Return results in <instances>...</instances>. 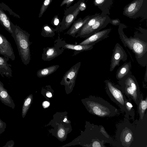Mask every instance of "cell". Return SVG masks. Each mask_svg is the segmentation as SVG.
Returning a JSON list of instances; mask_svg holds the SVG:
<instances>
[{"label": "cell", "mask_w": 147, "mask_h": 147, "mask_svg": "<svg viewBox=\"0 0 147 147\" xmlns=\"http://www.w3.org/2000/svg\"><path fill=\"white\" fill-rule=\"evenodd\" d=\"M123 24H120L118 29L119 38L125 47H127L135 54L138 63L145 67L147 64V39L142 36L138 37L130 36L128 38L124 34L122 28Z\"/></svg>", "instance_id": "6da1fadb"}, {"label": "cell", "mask_w": 147, "mask_h": 147, "mask_svg": "<svg viewBox=\"0 0 147 147\" xmlns=\"http://www.w3.org/2000/svg\"><path fill=\"white\" fill-rule=\"evenodd\" d=\"M105 82L106 92L111 100L125 113L127 117L128 118L130 116L134 119L135 112L133 106L126 98L120 86L114 84L107 80H105Z\"/></svg>", "instance_id": "7a4b0ae2"}, {"label": "cell", "mask_w": 147, "mask_h": 147, "mask_svg": "<svg viewBox=\"0 0 147 147\" xmlns=\"http://www.w3.org/2000/svg\"><path fill=\"white\" fill-rule=\"evenodd\" d=\"M11 28L13 33L11 35L17 46L20 57L23 63L27 65L31 59L30 34L17 26H11Z\"/></svg>", "instance_id": "3957f363"}, {"label": "cell", "mask_w": 147, "mask_h": 147, "mask_svg": "<svg viewBox=\"0 0 147 147\" xmlns=\"http://www.w3.org/2000/svg\"><path fill=\"white\" fill-rule=\"evenodd\" d=\"M87 105L90 113L99 117H112L119 114L117 108L99 97L90 96Z\"/></svg>", "instance_id": "277c9868"}, {"label": "cell", "mask_w": 147, "mask_h": 147, "mask_svg": "<svg viewBox=\"0 0 147 147\" xmlns=\"http://www.w3.org/2000/svg\"><path fill=\"white\" fill-rule=\"evenodd\" d=\"M121 90L129 100H133L138 106L141 99V93L138 83L134 76L129 74L118 81Z\"/></svg>", "instance_id": "5b68a950"}, {"label": "cell", "mask_w": 147, "mask_h": 147, "mask_svg": "<svg viewBox=\"0 0 147 147\" xmlns=\"http://www.w3.org/2000/svg\"><path fill=\"white\" fill-rule=\"evenodd\" d=\"M123 14L131 19H146L147 0H134L125 7Z\"/></svg>", "instance_id": "8992f818"}, {"label": "cell", "mask_w": 147, "mask_h": 147, "mask_svg": "<svg viewBox=\"0 0 147 147\" xmlns=\"http://www.w3.org/2000/svg\"><path fill=\"white\" fill-rule=\"evenodd\" d=\"M80 1V0H79L73 5L64 9V16L58 31L68 28L75 21L80 11L79 8Z\"/></svg>", "instance_id": "52a82bcc"}, {"label": "cell", "mask_w": 147, "mask_h": 147, "mask_svg": "<svg viewBox=\"0 0 147 147\" xmlns=\"http://www.w3.org/2000/svg\"><path fill=\"white\" fill-rule=\"evenodd\" d=\"M110 71H112L117 66H119L121 60H127V55L123 47L118 43L115 44L113 50Z\"/></svg>", "instance_id": "ba28073f"}, {"label": "cell", "mask_w": 147, "mask_h": 147, "mask_svg": "<svg viewBox=\"0 0 147 147\" xmlns=\"http://www.w3.org/2000/svg\"><path fill=\"white\" fill-rule=\"evenodd\" d=\"M111 19L108 15H101L95 23L80 38H88L94 33L100 31L107 26L109 23Z\"/></svg>", "instance_id": "9c48e42d"}, {"label": "cell", "mask_w": 147, "mask_h": 147, "mask_svg": "<svg viewBox=\"0 0 147 147\" xmlns=\"http://www.w3.org/2000/svg\"><path fill=\"white\" fill-rule=\"evenodd\" d=\"M111 30V28H108L95 33L78 44L94 46L99 42L108 38Z\"/></svg>", "instance_id": "30bf717a"}, {"label": "cell", "mask_w": 147, "mask_h": 147, "mask_svg": "<svg viewBox=\"0 0 147 147\" xmlns=\"http://www.w3.org/2000/svg\"><path fill=\"white\" fill-rule=\"evenodd\" d=\"M81 64L80 62L76 63L65 72L63 76L62 82L66 86L71 88L74 85Z\"/></svg>", "instance_id": "8fae6325"}, {"label": "cell", "mask_w": 147, "mask_h": 147, "mask_svg": "<svg viewBox=\"0 0 147 147\" xmlns=\"http://www.w3.org/2000/svg\"><path fill=\"white\" fill-rule=\"evenodd\" d=\"M0 55L12 61H14L15 59L11 44L5 36L0 34Z\"/></svg>", "instance_id": "7c38bea8"}, {"label": "cell", "mask_w": 147, "mask_h": 147, "mask_svg": "<svg viewBox=\"0 0 147 147\" xmlns=\"http://www.w3.org/2000/svg\"><path fill=\"white\" fill-rule=\"evenodd\" d=\"M55 44L60 47L64 49H71L74 51L76 54L84 51H87L92 49L94 47L93 45H75L66 43L65 40L58 38L55 41Z\"/></svg>", "instance_id": "4fadbf2b"}, {"label": "cell", "mask_w": 147, "mask_h": 147, "mask_svg": "<svg viewBox=\"0 0 147 147\" xmlns=\"http://www.w3.org/2000/svg\"><path fill=\"white\" fill-rule=\"evenodd\" d=\"M55 45L54 47H47L43 49L42 59L44 61H49L61 54L64 49Z\"/></svg>", "instance_id": "5bb4252c"}, {"label": "cell", "mask_w": 147, "mask_h": 147, "mask_svg": "<svg viewBox=\"0 0 147 147\" xmlns=\"http://www.w3.org/2000/svg\"><path fill=\"white\" fill-rule=\"evenodd\" d=\"M94 15H88L82 19L80 18L76 20H75L72 23V25L70 29L67 32L66 34L75 37L78 31L82 28L86 22Z\"/></svg>", "instance_id": "9a60e30c"}, {"label": "cell", "mask_w": 147, "mask_h": 147, "mask_svg": "<svg viewBox=\"0 0 147 147\" xmlns=\"http://www.w3.org/2000/svg\"><path fill=\"white\" fill-rule=\"evenodd\" d=\"M0 100L5 105L14 109L15 105L13 100L4 87L3 83L0 81Z\"/></svg>", "instance_id": "2e32d148"}, {"label": "cell", "mask_w": 147, "mask_h": 147, "mask_svg": "<svg viewBox=\"0 0 147 147\" xmlns=\"http://www.w3.org/2000/svg\"><path fill=\"white\" fill-rule=\"evenodd\" d=\"M113 0H94L93 4L102 11V15H109L110 10L113 4Z\"/></svg>", "instance_id": "e0dca14e"}, {"label": "cell", "mask_w": 147, "mask_h": 147, "mask_svg": "<svg viewBox=\"0 0 147 147\" xmlns=\"http://www.w3.org/2000/svg\"><path fill=\"white\" fill-rule=\"evenodd\" d=\"M9 60L0 56V74L2 76L11 78L12 76L11 65L8 63Z\"/></svg>", "instance_id": "ac0fdd59"}, {"label": "cell", "mask_w": 147, "mask_h": 147, "mask_svg": "<svg viewBox=\"0 0 147 147\" xmlns=\"http://www.w3.org/2000/svg\"><path fill=\"white\" fill-rule=\"evenodd\" d=\"M101 16V14L99 13H95L94 15V16L90 18L78 31L76 34V35L75 37H80L90 28Z\"/></svg>", "instance_id": "d6986e66"}, {"label": "cell", "mask_w": 147, "mask_h": 147, "mask_svg": "<svg viewBox=\"0 0 147 147\" xmlns=\"http://www.w3.org/2000/svg\"><path fill=\"white\" fill-rule=\"evenodd\" d=\"M131 67L130 62L124 63L117 71L116 75L117 79L119 80H120L126 76L131 74Z\"/></svg>", "instance_id": "ffe728a7"}, {"label": "cell", "mask_w": 147, "mask_h": 147, "mask_svg": "<svg viewBox=\"0 0 147 147\" xmlns=\"http://www.w3.org/2000/svg\"><path fill=\"white\" fill-rule=\"evenodd\" d=\"M121 140L123 146L129 147L133 140V133L127 128L124 129L121 134Z\"/></svg>", "instance_id": "44dd1931"}, {"label": "cell", "mask_w": 147, "mask_h": 147, "mask_svg": "<svg viewBox=\"0 0 147 147\" xmlns=\"http://www.w3.org/2000/svg\"><path fill=\"white\" fill-rule=\"evenodd\" d=\"M59 67L58 65H55L41 69L37 71V76L39 78L48 76L55 72Z\"/></svg>", "instance_id": "7402d4cb"}, {"label": "cell", "mask_w": 147, "mask_h": 147, "mask_svg": "<svg viewBox=\"0 0 147 147\" xmlns=\"http://www.w3.org/2000/svg\"><path fill=\"white\" fill-rule=\"evenodd\" d=\"M141 99L138 106V112L140 119H142L147 108V98L144 100L142 94H141Z\"/></svg>", "instance_id": "603a6c76"}, {"label": "cell", "mask_w": 147, "mask_h": 147, "mask_svg": "<svg viewBox=\"0 0 147 147\" xmlns=\"http://www.w3.org/2000/svg\"><path fill=\"white\" fill-rule=\"evenodd\" d=\"M54 29L48 25L46 24L43 26L41 34L44 37H51L55 35Z\"/></svg>", "instance_id": "cb8c5ba5"}, {"label": "cell", "mask_w": 147, "mask_h": 147, "mask_svg": "<svg viewBox=\"0 0 147 147\" xmlns=\"http://www.w3.org/2000/svg\"><path fill=\"white\" fill-rule=\"evenodd\" d=\"M32 96L30 95L25 99L22 105V115L24 118L26 116L32 102Z\"/></svg>", "instance_id": "d4e9b609"}, {"label": "cell", "mask_w": 147, "mask_h": 147, "mask_svg": "<svg viewBox=\"0 0 147 147\" xmlns=\"http://www.w3.org/2000/svg\"><path fill=\"white\" fill-rule=\"evenodd\" d=\"M0 20L3 26L11 34H12L13 31L12 30L10 22L9 20H7V17L5 14L2 13L0 14Z\"/></svg>", "instance_id": "484cf974"}, {"label": "cell", "mask_w": 147, "mask_h": 147, "mask_svg": "<svg viewBox=\"0 0 147 147\" xmlns=\"http://www.w3.org/2000/svg\"><path fill=\"white\" fill-rule=\"evenodd\" d=\"M53 0H44L40 9L38 18L41 17Z\"/></svg>", "instance_id": "4316f807"}, {"label": "cell", "mask_w": 147, "mask_h": 147, "mask_svg": "<svg viewBox=\"0 0 147 147\" xmlns=\"http://www.w3.org/2000/svg\"><path fill=\"white\" fill-rule=\"evenodd\" d=\"M51 23L53 26H56V28L54 29L55 32L58 31L61 23L60 19L58 15H57L54 16L51 20Z\"/></svg>", "instance_id": "83f0119b"}, {"label": "cell", "mask_w": 147, "mask_h": 147, "mask_svg": "<svg viewBox=\"0 0 147 147\" xmlns=\"http://www.w3.org/2000/svg\"><path fill=\"white\" fill-rule=\"evenodd\" d=\"M6 127V123L0 119V135L5 131Z\"/></svg>", "instance_id": "f1b7e54d"}, {"label": "cell", "mask_w": 147, "mask_h": 147, "mask_svg": "<svg viewBox=\"0 0 147 147\" xmlns=\"http://www.w3.org/2000/svg\"><path fill=\"white\" fill-rule=\"evenodd\" d=\"M75 0H63L61 3L60 6L62 7L66 4V7L68 8Z\"/></svg>", "instance_id": "f546056e"}, {"label": "cell", "mask_w": 147, "mask_h": 147, "mask_svg": "<svg viewBox=\"0 0 147 147\" xmlns=\"http://www.w3.org/2000/svg\"><path fill=\"white\" fill-rule=\"evenodd\" d=\"M86 8V5L85 2V0H80L79 5V8L80 11L84 10Z\"/></svg>", "instance_id": "4dcf8cb0"}, {"label": "cell", "mask_w": 147, "mask_h": 147, "mask_svg": "<svg viewBox=\"0 0 147 147\" xmlns=\"http://www.w3.org/2000/svg\"><path fill=\"white\" fill-rule=\"evenodd\" d=\"M109 23L114 26L119 25L120 24V21L119 19H111Z\"/></svg>", "instance_id": "1f68e13d"}, {"label": "cell", "mask_w": 147, "mask_h": 147, "mask_svg": "<svg viewBox=\"0 0 147 147\" xmlns=\"http://www.w3.org/2000/svg\"><path fill=\"white\" fill-rule=\"evenodd\" d=\"M14 144V142L13 140H11L8 141L3 146V147H13Z\"/></svg>", "instance_id": "d6a6232c"}, {"label": "cell", "mask_w": 147, "mask_h": 147, "mask_svg": "<svg viewBox=\"0 0 147 147\" xmlns=\"http://www.w3.org/2000/svg\"><path fill=\"white\" fill-rule=\"evenodd\" d=\"M65 134V131L63 128L60 129L58 133V136L59 138H63Z\"/></svg>", "instance_id": "836d02e7"}, {"label": "cell", "mask_w": 147, "mask_h": 147, "mask_svg": "<svg viewBox=\"0 0 147 147\" xmlns=\"http://www.w3.org/2000/svg\"><path fill=\"white\" fill-rule=\"evenodd\" d=\"M42 105L44 108H46L49 106L50 104L49 102L45 101L43 102Z\"/></svg>", "instance_id": "e575fe53"}, {"label": "cell", "mask_w": 147, "mask_h": 147, "mask_svg": "<svg viewBox=\"0 0 147 147\" xmlns=\"http://www.w3.org/2000/svg\"><path fill=\"white\" fill-rule=\"evenodd\" d=\"M46 95L48 97H51L52 96L51 93L49 92H48L47 93Z\"/></svg>", "instance_id": "d590c367"}, {"label": "cell", "mask_w": 147, "mask_h": 147, "mask_svg": "<svg viewBox=\"0 0 147 147\" xmlns=\"http://www.w3.org/2000/svg\"><path fill=\"white\" fill-rule=\"evenodd\" d=\"M67 120V119H66V118H65V119H64V120H63V121H64V122H65V121H66Z\"/></svg>", "instance_id": "8d00e7d4"}]
</instances>
